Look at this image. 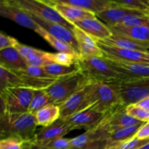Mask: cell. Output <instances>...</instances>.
I'll return each mask as SVG.
<instances>
[{
    "label": "cell",
    "instance_id": "1",
    "mask_svg": "<svg viewBox=\"0 0 149 149\" xmlns=\"http://www.w3.org/2000/svg\"><path fill=\"white\" fill-rule=\"evenodd\" d=\"M37 126L34 114L29 112L0 113V140L16 138L33 143Z\"/></svg>",
    "mask_w": 149,
    "mask_h": 149
},
{
    "label": "cell",
    "instance_id": "2",
    "mask_svg": "<svg viewBox=\"0 0 149 149\" xmlns=\"http://www.w3.org/2000/svg\"><path fill=\"white\" fill-rule=\"evenodd\" d=\"M90 81L80 72L61 77L45 89L52 104L61 106L65 100L88 85Z\"/></svg>",
    "mask_w": 149,
    "mask_h": 149
},
{
    "label": "cell",
    "instance_id": "3",
    "mask_svg": "<svg viewBox=\"0 0 149 149\" xmlns=\"http://www.w3.org/2000/svg\"><path fill=\"white\" fill-rule=\"evenodd\" d=\"M81 72L93 82L107 83L123 81L122 76L115 71L106 58L100 57H86L78 59Z\"/></svg>",
    "mask_w": 149,
    "mask_h": 149
},
{
    "label": "cell",
    "instance_id": "4",
    "mask_svg": "<svg viewBox=\"0 0 149 149\" xmlns=\"http://www.w3.org/2000/svg\"><path fill=\"white\" fill-rule=\"evenodd\" d=\"M109 113L94 128L71 139V149H106L110 132Z\"/></svg>",
    "mask_w": 149,
    "mask_h": 149
},
{
    "label": "cell",
    "instance_id": "5",
    "mask_svg": "<svg viewBox=\"0 0 149 149\" xmlns=\"http://www.w3.org/2000/svg\"><path fill=\"white\" fill-rule=\"evenodd\" d=\"M33 90L24 87H10L0 90V113H20L29 112Z\"/></svg>",
    "mask_w": 149,
    "mask_h": 149
},
{
    "label": "cell",
    "instance_id": "6",
    "mask_svg": "<svg viewBox=\"0 0 149 149\" xmlns=\"http://www.w3.org/2000/svg\"><path fill=\"white\" fill-rule=\"evenodd\" d=\"M125 106L137 103L149 97V78L133 81H116L109 83Z\"/></svg>",
    "mask_w": 149,
    "mask_h": 149
},
{
    "label": "cell",
    "instance_id": "7",
    "mask_svg": "<svg viewBox=\"0 0 149 149\" xmlns=\"http://www.w3.org/2000/svg\"><path fill=\"white\" fill-rule=\"evenodd\" d=\"M16 4L27 11L43 20L51 23L60 24L69 30L72 31L75 29L73 23L65 20L57 10H55L47 2L43 0H15Z\"/></svg>",
    "mask_w": 149,
    "mask_h": 149
},
{
    "label": "cell",
    "instance_id": "8",
    "mask_svg": "<svg viewBox=\"0 0 149 149\" xmlns=\"http://www.w3.org/2000/svg\"><path fill=\"white\" fill-rule=\"evenodd\" d=\"M96 83L90 82L84 89L74 94L59 106L61 111L60 119H67L75 113L91 107L93 104V95Z\"/></svg>",
    "mask_w": 149,
    "mask_h": 149
},
{
    "label": "cell",
    "instance_id": "9",
    "mask_svg": "<svg viewBox=\"0 0 149 149\" xmlns=\"http://www.w3.org/2000/svg\"><path fill=\"white\" fill-rule=\"evenodd\" d=\"M124 106L114 89L107 83H96L91 109L103 114Z\"/></svg>",
    "mask_w": 149,
    "mask_h": 149
},
{
    "label": "cell",
    "instance_id": "10",
    "mask_svg": "<svg viewBox=\"0 0 149 149\" xmlns=\"http://www.w3.org/2000/svg\"><path fill=\"white\" fill-rule=\"evenodd\" d=\"M0 15L34 31L39 26L30 13L19 7L15 0H1L0 1Z\"/></svg>",
    "mask_w": 149,
    "mask_h": 149
},
{
    "label": "cell",
    "instance_id": "11",
    "mask_svg": "<svg viewBox=\"0 0 149 149\" xmlns=\"http://www.w3.org/2000/svg\"><path fill=\"white\" fill-rule=\"evenodd\" d=\"M98 45L103 50L105 58L124 62L149 65L148 52L135 49L111 47L100 44H98Z\"/></svg>",
    "mask_w": 149,
    "mask_h": 149
},
{
    "label": "cell",
    "instance_id": "12",
    "mask_svg": "<svg viewBox=\"0 0 149 149\" xmlns=\"http://www.w3.org/2000/svg\"><path fill=\"white\" fill-rule=\"evenodd\" d=\"M30 15L33 17L34 21L40 27L45 29L47 32H48L52 36L58 39L61 42L66 44L68 46L71 47L72 49H74L76 51V52L78 54L79 58L80 54L79 50L78 44H77V39H76L75 36H74V34L72 31L69 30L68 29L60 24L51 23V22L43 20L41 17H37V16L34 15L33 14H31L30 13Z\"/></svg>",
    "mask_w": 149,
    "mask_h": 149
},
{
    "label": "cell",
    "instance_id": "13",
    "mask_svg": "<svg viewBox=\"0 0 149 149\" xmlns=\"http://www.w3.org/2000/svg\"><path fill=\"white\" fill-rule=\"evenodd\" d=\"M105 58V57H104ZM109 65L123 78V81L149 78V65L106 58Z\"/></svg>",
    "mask_w": 149,
    "mask_h": 149
},
{
    "label": "cell",
    "instance_id": "14",
    "mask_svg": "<svg viewBox=\"0 0 149 149\" xmlns=\"http://www.w3.org/2000/svg\"><path fill=\"white\" fill-rule=\"evenodd\" d=\"M72 130H74L68 125L66 120L59 119L49 126L42 127L38 130L35 135L33 144L42 146L52 140L63 138Z\"/></svg>",
    "mask_w": 149,
    "mask_h": 149
},
{
    "label": "cell",
    "instance_id": "15",
    "mask_svg": "<svg viewBox=\"0 0 149 149\" xmlns=\"http://www.w3.org/2000/svg\"><path fill=\"white\" fill-rule=\"evenodd\" d=\"M105 115L89 108L75 113L65 120H66L73 130L82 127L87 131L97 126L104 118Z\"/></svg>",
    "mask_w": 149,
    "mask_h": 149
},
{
    "label": "cell",
    "instance_id": "16",
    "mask_svg": "<svg viewBox=\"0 0 149 149\" xmlns=\"http://www.w3.org/2000/svg\"><path fill=\"white\" fill-rule=\"evenodd\" d=\"M74 24L96 41L105 40L113 35L110 28L102 23L97 17L79 20Z\"/></svg>",
    "mask_w": 149,
    "mask_h": 149
},
{
    "label": "cell",
    "instance_id": "17",
    "mask_svg": "<svg viewBox=\"0 0 149 149\" xmlns=\"http://www.w3.org/2000/svg\"><path fill=\"white\" fill-rule=\"evenodd\" d=\"M74 36L77 39L79 50V58L86 57H100L103 58L104 53L95 39L83 31L81 29L75 26L73 30Z\"/></svg>",
    "mask_w": 149,
    "mask_h": 149
},
{
    "label": "cell",
    "instance_id": "18",
    "mask_svg": "<svg viewBox=\"0 0 149 149\" xmlns=\"http://www.w3.org/2000/svg\"><path fill=\"white\" fill-rule=\"evenodd\" d=\"M113 4L114 6L113 7L104 10L96 15L97 17H99L100 20L104 21L109 27H112L119 24L124 19L130 15H146L144 12L121 7L115 4L114 1Z\"/></svg>",
    "mask_w": 149,
    "mask_h": 149
},
{
    "label": "cell",
    "instance_id": "19",
    "mask_svg": "<svg viewBox=\"0 0 149 149\" xmlns=\"http://www.w3.org/2000/svg\"><path fill=\"white\" fill-rule=\"evenodd\" d=\"M45 1L52 6L55 10H57L65 20L73 24L79 20L97 17L94 13L72 6L61 4L56 0H46Z\"/></svg>",
    "mask_w": 149,
    "mask_h": 149
},
{
    "label": "cell",
    "instance_id": "20",
    "mask_svg": "<svg viewBox=\"0 0 149 149\" xmlns=\"http://www.w3.org/2000/svg\"><path fill=\"white\" fill-rule=\"evenodd\" d=\"M20 53V55L25 58L29 66L45 67L49 64L52 63L47 58V52L45 51L40 50L31 47L17 42L15 46Z\"/></svg>",
    "mask_w": 149,
    "mask_h": 149
},
{
    "label": "cell",
    "instance_id": "21",
    "mask_svg": "<svg viewBox=\"0 0 149 149\" xmlns=\"http://www.w3.org/2000/svg\"><path fill=\"white\" fill-rule=\"evenodd\" d=\"M0 65L12 71H20L27 68V62L15 47L0 50Z\"/></svg>",
    "mask_w": 149,
    "mask_h": 149
},
{
    "label": "cell",
    "instance_id": "22",
    "mask_svg": "<svg viewBox=\"0 0 149 149\" xmlns=\"http://www.w3.org/2000/svg\"><path fill=\"white\" fill-rule=\"evenodd\" d=\"M110 28L113 35L141 42H149L148 26H124L116 25Z\"/></svg>",
    "mask_w": 149,
    "mask_h": 149
},
{
    "label": "cell",
    "instance_id": "23",
    "mask_svg": "<svg viewBox=\"0 0 149 149\" xmlns=\"http://www.w3.org/2000/svg\"><path fill=\"white\" fill-rule=\"evenodd\" d=\"M61 4L77 7L95 15L114 6L113 0H56Z\"/></svg>",
    "mask_w": 149,
    "mask_h": 149
},
{
    "label": "cell",
    "instance_id": "24",
    "mask_svg": "<svg viewBox=\"0 0 149 149\" xmlns=\"http://www.w3.org/2000/svg\"><path fill=\"white\" fill-rule=\"evenodd\" d=\"M144 123L129 127L110 130L106 149H114L135 137L137 132Z\"/></svg>",
    "mask_w": 149,
    "mask_h": 149
},
{
    "label": "cell",
    "instance_id": "25",
    "mask_svg": "<svg viewBox=\"0 0 149 149\" xmlns=\"http://www.w3.org/2000/svg\"><path fill=\"white\" fill-rule=\"evenodd\" d=\"M109 123L110 130L129 127L141 125V122L128 115L125 111V106H119L114 110L109 112Z\"/></svg>",
    "mask_w": 149,
    "mask_h": 149
},
{
    "label": "cell",
    "instance_id": "26",
    "mask_svg": "<svg viewBox=\"0 0 149 149\" xmlns=\"http://www.w3.org/2000/svg\"><path fill=\"white\" fill-rule=\"evenodd\" d=\"M96 41V40H95ZM97 43L111 47L122 48V49H135L146 52L149 48V42H141L125 37L112 35L109 39L103 41H96Z\"/></svg>",
    "mask_w": 149,
    "mask_h": 149
},
{
    "label": "cell",
    "instance_id": "27",
    "mask_svg": "<svg viewBox=\"0 0 149 149\" xmlns=\"http://www.w3.org/2000/svg\"><path fill=\"white\" fill-rule=\"evenodd\" d=\"M34 116L38 126L46 127L60 119V107L57 105L49 104L38 111Z\"/></svg>",
    "mask_w": 149,
    "mask_h": 149
},
{
    "label": "cell",
    "instance_id": "28",
    "mask_svg": "<svg viewBox=\"0 0 149 149\" xmlns=\"http://www.w3.org/2000/svg\"><path fill=\"white\" fill-rule=\"evenodd\" d=\"M44 68L49 75L57 79L72 75V74H77V73L81 71V68H80L78 61L71 65H60V64L52 63L46 65Z\"/></svg>",
    "mask_w": 149,
    "mask_h": 149
},
{
    "label": "cell",
    "instance_id": "29",
    "mask_svg": "<svg viewBox=\"0 0 149 149\" xmlns=\"http://www.w3.org/2000/svg\"><path fill=\"white\" fill-rule=\"evenodd\" d=\"M35 32L37 34H39L41 37L43 38L49 45H50L52 47L55 48L58 52H66V53L72 54V55H76V56H77L79 58L78 54L76 52V51L74 49H72L71 47L68 46L66 44L61 42L58 39L52 36V35L49 34L48 32H47L45 29H42L40 26H39V28L35 31Z\"/></svg>",
    "mask_w": 149,
    "mask_h": 149
},
{
    "label": "cell",
    "instance_id": "30",
    "mask_svg": "<svg viewBox=\"0 0 149 149\" xmlns=\"http://www.w3.org/2000/svg\"><path fill=\"white\" fill-rule=\"evenodd\" d=\"M10 87H23V81L16 73L0 65V90Z\"/></svg>",
    "mask_w": 149,
    "mask_h": 149
},
{
    "label": "cell",
    "instance_id": "31",
    "mask_svg": "<svg viewBox=\"0 0 149 149\" xmlns=\"http://www.w3.org/2000/svg\"><path fill=\"white\" fill-rule=\"evenodd\" d=\"M49 104H52V101L45 90H33V98L30 104L29 112L32 114H35L38 111Z\"/></svg>",
    "mask_w": 149,
    "mask_h": 149
},
{
    "label": "cell",
    "instance_id": "32",
    "mask_svg": "<svg viewBox=\"0 0 149 149\" xmlns=\"http://www.w3.org/2000/svg\"><path fill=\"white\" fill-rule=\"evenodd\" d=\"M47 58L49 61L53 63L60 64L64 65H71L78 61L79 58L72 54L66 53V52H58L55 53L52 52H47Z\"/></svg>",
    "mask_w": 149,
    "mask_h": 149
},
{
    "label": "cell",
    "instance_id": "33",
    "mask_svg": "<svg viewBox=\"0 0 149 149\" xmlns=\"http://www.w3.org/2000/svg\"><path fill=\"white\" fill-rule=\"evenodd\" d=\"M125 111L128 115L141 122L146 123L149 121V111L138 106L136 103L125 106Z\"/></svg>",
    "mask_w": 149,
    "mask_h": 149
},
{
    "label": "cell",
    "instance_id": "34",
    "mask_svg": "<svg viewBox=\"0 0 149 149\" xmlns=\"http://www.w3.org/2000/svg\"><path fill=\"white\" fill-rule=\"evenodd\" d=\"M115 4L131 10L146 13L149 5L146 0H113Z\"/></svg>",
    "mask_w": 149,
    "mask_h": 149
},
{
    "label": "cell",
    "instance_id": "35",
    "mask_svg": "<svg viewBox=\"0 0 149 149\" xmlns=\"http://www.w3.org/2000/svg\"><path fill=\"white\" fill-rule=\"evenodd\" d=\"M124 26H148L149 18L146 15H130L119 24Z\"/></svg>",
    "mask_w": 149,
    "mask_h": 149
},
{
    "label": "cell",
    "instance_id": "36",
    "mask_svg": "<svg viewBox=\"0 0 149 149\" xmlns=\"http://www.w3.org/2000/svg\"><path fill=\"white\" fill-rule=\"evenodd\" d=\"M20 72L26 74V75L31 76V77H37V78L42 79H57L49 75L43 67H34L28 66L27 68L23 71H20Z\"/></svg>",
    "mask_w": 149,
    "mask_h": 149
},
{
    "label": "cell",
    "instance_id": "37",
    "mask_svg": "<svg viewBox=\"0 0 149 149\" xmlns=\"http://www.w3.org/2000/svg\"><path fill=\"white\" fill-rule=\"evenodd\" d=\"M41 147L48 149H71V139L64 137L56 138L47 143Z\"/></svg>",
    "mask_w": 149,
    "mask_h": 149
},
{
    "label": "cell",
    "instance_id": "38",
    "mask_svg": "<svg viewBox=\"0 0 149 149\" xmlns=\"http://www.w3.org/2000/svg\"><path fill=\"white\" fill-rule=\"evenodd\" d=\"M149 143V138L148 139H139L135 137L130 139L129 141H126L125 143H122L117 148L114 149H139L143 146L146 145Z\"/></svg>",
    "mask_w": 149,
    "mask_h": 149
},
{
    "label": "cell",
    "instance_id": "39",
    "mask_svg": "<svg viewBox=\"0 0 149 149\" xmlns=\"http://www.w3.org/2000/svg\"><path fill=\"white\" fill-rule=\"evenodd\" d=\"M23 141L16 138L0 140V149H21Z\"/></svg>",
    "mask_w": 149,
    "mask_h": 149
},
{
    "label": "cell",
    "instance_id": "40",
    "mask_svg": "<svg viewBox=\"0 0 149 149\" xmlns=\"http://www.w3.org/2000/svg\"><path fill=\"white\" fill-rule=\"evenodd\" d=\"M18 41L13 36L5 34L3 32L0 33V50L10 47H15Z\"/></svg>",
    "mask_w": 149,
    "mask_h": 149
},
{
    "label": "cell",
    "instance_id": "41",
    "mask_svg": "<svg viewBox=\"0 0 149 149\" xmlns=\"http://www.w3.org/2000/svg\"><path fill=\"white\" fill-rule=\"evenodd\" d=\"M135 138L139 139H148L149 138V122L144 123L137 132Z\"/></svg>",
    "mask_w": 149,
    "mask_h": 149
},
{
    "label": "cell",
    "instance_id": "42",
    "mask_svg": "<svg viewBox=\"0 0 149 149\" xmlns=\"http://www.w3.org/2000/svg\"><path fill=\"white\" fill-rule=\"evenodd\" d=\"M138 106L143 108L145 110L149 111V97H146V98L143 99L142 100L139 101L138 103H136Z\"/></svg>",
    "mask_w": 149,
    "mask_h": 149
},
{
    "label": "cell",
    "instance_id": "43",
    "mask_svg": "<svg viewBox=\"0 0 149 149\" xmlns=\"http://www.w3.org/2000/svg\"><path fill=\"white\" fill-rule=\"evenodd\" d=\"M21 149H35L33 143L31 141H25L22 144Z\"/></svg>",
    "mask_w": 149,
    "mask_h": 149
},
{
    "label": "cell",
    "instance_id": "44",
    "mask_svg": "<svg viewBox=\"0 0 149 149\" xmlns=\"http://www.w3.org/2000/svg\"><path fill=\"white\" fill-rule=\"evenodd\" d=\"M139 149H149V143H147L146 145L143 146H142L141 148H140Z\"/></svg>",
    "mask_w": 149,
    "mask_h": 149
},
{
    "label": "cell",
    "instance_id": "45",
    "mask_svg": "<svg viewBox=\"0 0 149 149\" xmlns=\"http://www.w3.org/2000/svg\"><path fill=\"white\" fill-rule=\"evenodd\" d=\"M33 145H34L35 149H48L46 148H44V147H41V146H36V145H35V144H33Z\"/></svg>",
    "mask_w": 149,
    "mask_h": 149
},
{
    "label": "cell",
    "instance_id": "46",
    "mask_svg": "<svg viewBox=\"0 0 149 149\" xmlns=\"http://www.w3.org/2000/svg\"><path fill=\"white\" fill-rule=\"evenodd\" d=\"M146 16L149 18V9H148V10H147L146 13Z\"/></svg>",
    "mask_w": 149,
    "mask_h": 149
},
{
    "label": "cell",
    "instance_id": "47",
    "mask_svg": "<svg viewBox=\"0 0 149 149\" xmlns=\"http://www.w3.org/2000/svg\"><path fill=\"white\" fill-rule=\"evenodd\" d=\"M146 1H147V3H148V4L149 5V0H146Z\"/></svg>",
    "mask_w": 149,
    "mask_h": 149
},
{
    "label": "cell",
    "instance_id": "48",
    "mask_svg": "<svg viewBox=\"0 0 149 149\" xmlns=\"http://www.w3.org/2000/svg\"><path fill=\"white\" fill-rule=\"evenodd\" d=\"M146 52H148V53H149V48H148V49H147V50H146Z\"/></svg>",
    "mask_w": 149,
    "mask_h": 149
},
{
    "label": "cell",
    "instance_id": "49",
    "mask_svg": "<svg viewBox=\"0 0 149 149\" xmlns=\"http://www.w3.org/2000/svg\"><path fill=\"white\" fill-rule=\"evenodd\" d=\"M148 122H149V121H148Z\"/></svg>",
    "mask_w": 149,
    "mask_h": 149
}]
</instances>
